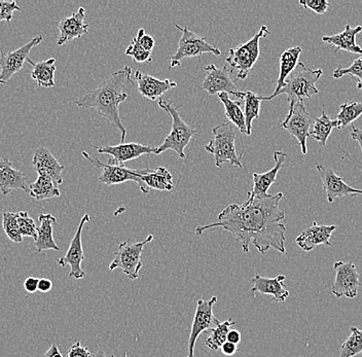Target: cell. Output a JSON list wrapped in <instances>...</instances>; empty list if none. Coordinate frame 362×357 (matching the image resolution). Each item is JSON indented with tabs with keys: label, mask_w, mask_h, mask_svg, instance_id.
Returning a JSON list of instances; mask_svg holds the SVG:
<instances>
[{
	"label": "cell",
	"mask_w": 362,
	"mask_h": 357,
	"mask_svg": "<svg viewBox=\"0 0 362 357\" xmlns=\"http://www.w3.org/2000/svg\"><path fill=\"white\" fill-rule=\"evenodd\" d=\"M282 198V193L259 197L248 192L245 203L228 205L219 213L217 223L199 226L194 232L202 235L205 230L221 228L234 236L245 254H248L250 244L262 254L271 248L285 254L286 227L281 223L285 212L279 206Z\"/></svg>",
	"instance_id": "1"
},
{
	"label": "cell",
	"mask_w": 362,
	"mask_h": 357,
	"mask_svg": "<svg viewBox=\"0 0 362 357\" xmlns=\"http://www.w3.org/2000/svg\"><path fill=\"white\" fill-rule=\"evenodd\" d=\"M132 69L129 66L113 72L110 78L102 81L96 89L87 93L76 101V105L81 108H94L97 112L110 121L122 134V144L126 142L127 130L122 123L119 115V105L128 98V94L124 92L127 81L134 86L131 80Z\"/></svg>",
	"instance_id": "2"
},
{
	"label": "cell",
	"mask_w": 362,
	"mask_h": 357,
	"mask_svg": "<svg viewBox=\"0 0 362 357\" xmlns=\"http://www.w3.org/2000/svg\"><path fill=\"white\" fill-rule=\"evenodd\" d=\"M238 129L232 123H221L212 129L214 139L208 142L205 150L214 156L215 167L221 168L223 163L228 162L233 166L242 168L241 157L236 148Z\"/></svg>",
	"instance_id": "3"
},
{
	"label": "cell",
	"mask_w": 362,
	"mask_h": 357,
	"mask_svg": "<svg viewBox=\"0 0 362 357\" xmlns=\"http://www.w3.org/2000/svg\"><path fill=\"white\" fill-rule=\"evenodd\" d=\"M323 74L322 69H312L304 63L298 62L293 74L285 81L284 87L278 93V96L285 94L291 104L304 103L305 99H310L318 94L316 83Z\"/></svg>",
	"instance_id": "4"
},
{
	"label": "cell",
	"mask_w": 362,
	"mask_h": 357,
	"mask_svg": "<svg viewBox=\"0 0 362 357\" xmlns=\"http://www.w3.org/2000/svg\"><path fill=\"white\" fill-rule=\"evenodd\" d=\"M269 35L268 27L262 25L259 33L245 44L240 45L236 49H230L226 57L230 74H234L235 80H245L251 69L259 58V42Z\"/></svg>",
	"instance_id": "5"
},
{
	"label": "cell",
	"mask_w": 362,
	"mask_h": 357,
	"mask_svg": "<svg viewBox=\"0 0 362 357\" xmlns=\"http://www.w3.org/2000/svg\"><path fill=\"white\" fill-rule=\"evenodd\" d=\"M158 106L171 117L172 126L168 136L157 148L156 155H160L164 151L171 150L175 151L181 159H185L187 157H185V148L189 146L192 136L196 135V129L187 125L183 121L182 117H180V112H178L180 107L174 105L173 103H167V101L163 100L160 98L158 100Z\"/></svg>",
	"instance_id": "6"
},
{
	"label": "cell",
	"mask_w": 362,
	"mask_h": 357,
	"mask_svg": "<svg viewBox=\"0 0 362 357\" xmlns=\"http://www.w3.org/2000/svg\"><path fill=\"white\" fill-rule=\"evenodd\" d=\"M175 27L181 31V37L178 42L177 51L172 56L171 62H170L171 69L180 67L181 60L185 58L201 57L206 53L221 56V49L208 44L204 36L197 35L187 26L181 27L180 25H175Z\"/></svg>",
	"instance_id": "7"
},
{
	"label": "cell",
	"mask_w": 362,
	"mask_h": 357,
	"mask_svg": "<svg viewBox=\"0 0 362 357\" xmlns=\"http://www.w3.org/2000/svg\"><path fill=\"white\" fill-rule=\"evenodd\" d=\"M153 240V235H148L146 240L141 242L132 243L130 241H124L119 244V250L115 252V259L110 263V270L121 269L131 280H137L139 278L140 269L144 266L142 252L146 244L151 243Z\"/></svg>",
	"instance_id": "8"
},
{
	"label": "cell",
	"mask_w": 362,
	"mask_h": 357,
	"mask_svg": "<svg viewBox=\"0 0 362 357\" xmlns=\"http://www.w3.org/2000/svg\"><path fill=\"white\" fill-rule=\"evenodd\" d=\"M83 156L96 168L101 169L102 172L100 177H99L101 184L113 185L124 184V182L132 180V182H137L142 193H149L148 187L141 180L142 174L146 173L149 168L130 169L126 166H119V165L104 164L98 159H93L87 151H83Z\"/></svg>",
	"instance_id": "9"
},
{
	"label": "cell",
	"mask_w": 362,
	"mask_h": 357,
	"mask_svg": "<svg viewBox=\"0 0 362 357\" xmlns=\"http://www.w3.org/2000/svg\"><path fill=\"white\" fill-rule=\"evenodd\" d=\"M314 123L315 119L308 112L304 103H296L289 105L288 114L279 126L298 140L303 155H307V139L310 137V131Z\"/></svg>",
	"instance_id": "10"
},
{
	"label": "cell",
	"mask_w": 362,
	"mask_h": 357,
	"mask_svg": "<svg viewBox=\"0 0 362 357\" xmlns=\"http://www.w3.org/2000/svg\"><path fill=\"white\" fill-rule=\"evenodd\" d=\"M216 302L217 297L211 298L208 300H198L191 334H189V341H187L189 354L187 357H194V346H196L199 336L202 333H207L209 329H214V327L218 324L219 320L214 315V307Z\"/></svg>",
	"instance_id": "11"
},
{
	"label": "cell",
	"mask_w": 362,
	"mask_h": 357,
	"mask_svg": "<svg viewBox=\"0 0 362 357\" xmlns=\"http://www.w3.org/2000/svg\"><path fill=\"white\" fill-rule=\"evenodd\" d=\"M334 270L336 272V278L332 286V293L337 298H356L361 286V276L357 272L355 264L352 262H337L334 263Z\"/></svg>",
	"instance_id": "12"
},
{
	"label": "cell",
	"mask_w": 362,
	"mask_h": 357,
	"mask_svg": "<svg viewBox=\"0 0 362 357\" xmlns=\"http://www.w3.org/2000/svg\"><path fill=\"white\" fill-rule=\"evenodd\" d=\"M42 40L44 36L38 35L15 51L8 53L2 49L0 51V83H8L15 74L21 71L25 62L29 59L31 49L38 46Z\"/></svg>",
	"instance_id": "13"
},
{
	"label": "cell",
	"mask_w": 362,
	"mask_h": 357,
	"mask_svg": "<svg viewBox=\"0 0 362 357\" xmlns=\"http://www.w3.org/2000/svg\"><path fill=\"white\" fill-rule=\"evenodd\" d=\"M89 221V214H85L81 218V223H79L78 230H76L71 242H70L66 254L61 259H57V263L62 268H65L66 266L70 267L69 277L76 280L83 279L86 276V273L83 272V268H81V263L85 259L81 235H83V227Z\"/></svg>",
	"instance_id": "14"
},
{
	"label": "cell",
	"mask_w": 362,
	"mask_h": 357,
	"mask_svg": "<svg viewBox=\"0 0 362 357\" xmlns=\"http://www.w3.org/2000/svg\"><path fill=\"white\" fill-rule=\"evenodd\" d=\"M92 148H96L99 153H106L110 156L107 164L119 165V166H124V163L131 161V160L138 159L142 155H149V153H156L157 148L153 146H144V144H119L115 146H90Z\"/></svg>",
	"instance_id": "15"
},
{
	"label": "cell",
	"mask_w": 362,
	"mask_h": 357,
	"mask_svg": "<svg viewBox=\"0 0 362 357\" xmlns=\"http://www.w3.org/2000/svg\"><path fill=\"white\" fill-rule=\"evenodd\" d=\"M206 72L202 88L209 95H218L221 93H228V95L236 96L239 90L235 86L232 74L228 66L217 69L214 64L204 67Z\"/></svg>",
	"instance_id": "16"
},
{
	"label": "cell",
	"mask_w": 362,
	"mask_h": 357,
	"mask_svg": "<svg viewBox=\"0 0 362 357\" xmlns=\"http://www.w3.org/2000/svg\"><path fill=\"white\" fill-rule=\"evenodd\" d=\"M316 169L322 180L323 189L328 202L332 203L334 199L339 197L362 196V189H354L346 184L345 180L339 177L332 169H328L320 164L316 165Z\"/></svg>",
	"instance_id": "17"
},
{
	"label": "cell",
	"mask_w": 362,
	"mask_h": 357,
	"mask_svg": "<svg viewBox=\"0 0 362 357\" xmlns=\"http://www.w3.org/2000/svg\"><path fill=\"white\" fill-rule=\"evenodd\" d=\"M85 8H79L78 12L61 20L58 26L59 33H60L57 40L58 46L69 44L72 40L87 35L89 31V23L85 21Z\"/></svg>",
	"instance_id": "18"
},
{
	"label": "cell",
	"mask_w": 362,
	"mask_h": 357,
	"mask_svg": "<svg viewBox=\"0 0 362 357\" xmlns=\"http://www.w3.org/2000/svg\"><path fill=\"white\" fill-rule=\"evenodd\" d=\"M34 170L38 173V176H45L53 180L54 184L58 187L63 182L62 172L64 166L58 162L53 153L47 148H36L33 160Z\"/></svg>",
	"instance_id": "19"
},
{
	"label": "cell",
	"mask_w": 362,
	"mask_h": 357,
	"mask_svg": "<svg viewBox=\"0 0 362 357\" xmlns=\"http://www.w3.org/2000/svg\"><path fill=\"white\" fill-rule=\"evenodd\" d=\"M135 78L137 81V91L149 100L155 101L162 98L165 93L177 87V83L173 80H158L157 78L142 74L137 70L135 74Z\"/></svg>",
	"instance_id": "20"
},
{
	"label": "cell",
	"mask_w": 362,
	"mask_h": 357,
	"mask_svg": "<svg viewBox=\"0 0 362 357\" xmlns=\"http://www.w3.org/2000/svg\"><path fill=\"white\" fill-rule=\"evenodd\" d=\"M13 189H23L29 194L27 175L13 168V163L8 158H0V192L6 196Z\"/></svg>",
	"instance_id": "21"
},
{
	"label": "cell",
	"mask_w": 362,
	"mask_h": 357,
	"mask_svg": "<svg viewBox=\"0 0 362 357\" xmlns=\"http://www.w3.org/2000/svg\"><path fill=\"white\" fill-rule=\"evenodd\" d=\"M336 229V226H319L317 225L316 221H313L311 227L308 228L300 236L296 237V242L304 252H311L317 245H321V244L332 247L329 239Z\"/></svg>",
	"instance_id": "22"
},
{
	"label": "cell",
	"mask_w": 362,
	"mask_h": 357,
	"mask_svg": "<svg viewBox=\"0 0 362 357\" xmlns=\"http://www.w3.org/2000/svg\"><path fill=\"white\" fill-rule=\"evenodd\" d=\"M284 275H279L275 278H267L255 275L253 277V286L251 293L271 295L273 302L282 303L289 297V291L284 283Z\"/></svg>",
	"instance_id": "23"
},
{
	"label": "cell",
	"mask_w": 362,
	"mask_h": 357,
	"mask_svg": "<svg viewBox=\"0 0 362 357\" xmlns=\"http://www.w3.org/2000/svg\"><path fill=\"white\" fill-rule=\"evenodd\" d=\"M286 159L287 153H283L281 151H275L274 153L275 165L273 168L264 173H253V187L252 191H250L251 194L259 197L268 196L269 189L276 182L278 173Z\"/></svg>",
	"instance_id": "24"
},
{
	"label": "cell",
	"mask_w": 362,
	"mask_h": 357,
	"mask_svg": "<svg viewBox=\"0 0 362 357\" xmlns=\"http://www.w3.org/2000/svg\"><path fill=\"white\" fill-rule=\"evenodd\" d=\"M40 227L37 228V238L34 240L37 252L45 250H56L59 252L60 247L57 245L53 236V226L57 223V218L52 214H40L38 216Z\"/></svg>",
	"instance_id": "25"
},
{
	"label": "cell",
	"mask_w": 362,
	"mask_h": 357,
	"mask_svg": "<svg viewBox=\"0 0 362 357\" xmlns=\"http://www.w3.org/2000/svg\"><path fill=\"white\" fill-rule=\"evenodd\" d=\"M362 33V26L352 28L350 25H346L345 30L336 35L323 36L322 42L332 45L337 51L349 52L353 54H362V49L356 44V36Z\"/></svg>",
	"instance_id": "26"
},
{
	"label": "cell",
	"mask_w": 362,
	"mask_h": 357,
	"mask_svg": "<svg viewBox=\"0 0 362 357\" xmlns=\"http://www.w3.org/2000/svg\"><path fill=\"white\" fill-rule=\"evenodd\" d=\"M302 52V47H293L286 49L280 56V72L279 76H278L277 86H276V89L273 94L271 96L267 97V101L272 100V99L276 98L278 96V93L284 87L285 81H286L288 76L293 74V70L298 66V58H300Z\"/></svg>",
	"instance_id": "27"
},
{
	"label": "cell",
	"mask_w": 362,
	"mask_h": 357,
	"mask_svg": "<svg viewBox=\"0 0 362 357\" xmlns=\"http://www.w3.org/2000/svg\"><path fill=\"white\" fill-rule=\"evenodd\" d=\"M29 63L33 66L31 71V78L36 81L40 87L53 88L55 87V72H56V59L49 58L42 62H33L30 58L28 59Z\"/></svg>",
	"instance_id": "28"
},
{
	"label": "cell",
	"mask_w": 362,
	"mask_h": 357,
	"mask_svg": "<svg viewBox=\"0 0 362 357\" xmlns=\"http://www.w3.org/2000/svg\"><path fill=\"white\" fill-rule=\"evenodd\" d=\"M238 99H241L245 104V124L247 129V136L252 131V122L259 117L260 103L262 101H267V97L260 96L255 93L250 91H239L237 93Z\"/></svg>",
	"instance_id": "29"
},
{
	"label": "cell",
	"mask_w": 362,
	"mask_h": 357,
	"mask_svg": "<svg viewBox=\"0 0 362 357\" xmlns=\"http://www.w3.org/2000/svg\"><path fill=\"white\" fill-rule=\"evenodd\" d=\"M218 98L225 106V115L228 122L232 123L242 134L247 135L245 115H244L243 110H241L240 103L230 99L228 93H221L218 94Z\"/></svg>",
	"instance_id": "30"
},
{
	"label": "cell",
	"mask_w": 362,
	"mask_h": 357,
	"mask_svg": "<svg viewBox=\"0 0 362 357\" xmlns=\"http://www.w3.org/2000/svg\"><path fill=\"white\" fill-rule=\"evenodd\" d=\"M141 180L148 189L158 191H174L172 174L165 167H158L155 170L148 169L146 173L142 174Z\"/></svg>",
	"instance_id": "31"
},
{
	"label": "cell",
	"mask_w": 362,
	"mask_h": 357,
	"mask_svg": "<svg viewBox=\"0 0 362 357\" xmlns=\"http://www.w3.org/2000/svg\"><path fill=\"white\" fill-rule=\"evenodd\" d=\"M29 195L36 201L47 200V199L58 198L61 196L58 187L53 180L45 176H38L36 182L29 185Z\"/></svg>",
	"instance_id": "32"
},
{
	"label": "cell",
	"mask_w": 362,
	"mask_h": 357,
	"mask_svg": "<svg viewBox=\"0 0 362 357\" xmlns=\"http://www.w3.org/2000/svg\"><path fill=\"white\" fill-rule=\"evenodd\" d=\"M334 128H336V122L330 119L327 112H323L320 117L315 119V123L310 131V137L316 140L321 146H325Z\"/></svg>",
	"instance_id": "33"
},
{
	"label": "cell",
	"mask_w": 362,
	"mask_h": 357,
	"mask_svg": "<svg viewBox=\"0 0 362 357\" xmlns=\"http://www.w3.org/2000/svg\"><path fill=\"white\" fill-rule=\"evenodd\" d=\"M235 324L236 322H234L233 318H230L226 322H219L214 329H209L207 333L210 334L206 340V346L214 351L218 350L226 342L228 332Z\"/></svg>",
	"instance_id": "34"
},
{
	"label": "cell",
	"mask_w": 362,
	"mask_h": 357,
	"mask_svg": "<svg viewBox=\"0 0 362 357\" xmlns=\"http://www.w3.org/2000/svg\"><path fill=\"white\" fill-rule=\"evenodd\" d=\"M339 107H341V112L334 119L337 129L347 127L362 115V103L359 101L344 103Z\"/></svg>",
	"instance_id": "35"
},
{
	"label": "cell",
	"mask_w": 362,
	"mask_h": 357,
	"mask_svg": "<svg viewBox=\"0 0 362 357\" xmlns=\"http://www.w3.org/2000/svg\"><path fill=\"white\" fill-rule=\"evenodd\" d=\"M351 334L341 346L339 357H354L362 352V331L356 327H350Z\"/></svg>",
	"instance_id": "36"
},
{
	"label": "cell",
	"mask_w": 362,
	"mask_h": 357,
	"mask_svg": "<svg viewBox=\"0 0 362 357\" xmlns=\"http://www.w3.org/2000/svg\"><path fill=\"white\" fill-rule=\"evenodd\" d=\"M2 228L11 241L15 243L23 242V237L18 225L17 214L4 212L2 216Z\"/></svg>",
	"instance_id": "37"
},
{
	"label": "cell",
	"mask_w": 362,
	"mask_h": 357,
	"mask_svg": "<svg viewBox=\"0 0 362 357\" xmlns=\"http://www.w3.org/2000/svg\"><path fill=\"white\" fill-rule=\"evenodd\" d=\"M18 225H19L20 233H21L23 238L24 237H30L36 240L37 238V226L35 221L29 216L28 212L19 211L17 212Z\"/></svg>",
	"instance_id": "38"
},
{
	"label": "cell",
	"mask_w": 362,
	"mask_h": 357,
	"mask_svg": "<svg viewBox=\"0 0 362 357\" xmlns=\"http://www.w3.org/2000/svg\"><path fill=\"white\" fill-rule=\"evenodd\" d=\"M345 76H351L358 78L357 89L362 90V56L356 59L348 69H337L332 72L334 78H341Z\"/></svg>",
	"instance_id": "39"
},
{
	"label": "cell",
	"mask_w": 362,
	"mask_h": 357,
	"mask_svg": "<svg viewBox=\"0 0 362 357\" xmlns=\"http://www.w3.org/2000/svg\"><path fill=\"white\" fill-rule=\"evenodd\" d=\"M124 54H126L127 56L132 57L133 61L136 63L151 62V60H153L151 52L146 51V49L141 47V45L139 44L136 36L133 38L130 46L127 47Z\"/></svg>",
	"instance_id": "40"
},
{
	"label": "cell",
	"mask_w": 362,
	"mask_h": 357,
	"mask_svg": "<svg viewBox=\"0 0 362 357\" xmlns=\"http://www.w3.org/2000/svg\"><path fill=\"white\" fill-rule=\"evenodd\" d=\"M16 11H21V8L18 6L16 1H2L0 0V22L6 21L10 24L13 19V13Z\"/></svg>",
	"instance_id": "41"
},
{
	"label": "cell",
	"mask_w": 362,
	"mask_h": 357,
	"mask_svg": "<svg viewBox=\"0 0 362 357\" xmlns=\"http://www.w3.org/2000/svg\"><path fill=\"white\" fill-rule=\"evenodd\" d=\"M300 4L318 15H323L330 6L329 2L327 0H300Z\"/></svg>",
	"instance_id": "42"
},
{
	"label": "cell",
	"mask_w": 362,
	"mask_h": 357,
	"mask_svg": "<svg viewBox=\"0 0 362 357\" xmlns=\"http://www.w3.org/2000/svg\"><path fill=\"white\" fill-rule=\"evenodd\" d=\"M138 42L141 45V47L147 52H153V47H155L156 42L155 38L151 37V35H146V30L144 28L139 29L137 33Z\"/></svg>",
	"instance_id": "43"
},
{
	"label": "cell",
	"mask_w": 362,
	"mask_h": 357,
	"mask_svg": "<svg viewBox=\"0 0 362 357\" xmlns=\"http://www.w3.org/2000/svg\"><path fill=\"white\" fill-rule=\"evenodd\" d=\"M67 357H95V356H92L87 347L81 346L79 341H76L68 350Z\"/></svg>",
	"instance_id": "44"
},
{
	"label": "cell",
	"mask_w": 362,
	"mask_h": 357,
	"mask_svg": "<svg viewBox=\"0 0 362 357\" xmlns=\"http://www.w3.org/2000/svg\"><path fill=\"white\" fill-rule=\"evenodd\" d=\"M38 282L40 279L35 277H28L25 279L24 288L28 293H34L38 291Z\"/></svg>",
	"instance_id": "45"
},
{
	"label": "cell",
	"mask_w": 362,
	"mask_h": 357,
	"mask_svg": "<svg viewBox=\"0 0 362 357\" xmlns=\"http://www.w3.org/2000/svg\"><path fill=\"white\" fill-rule=\"evenodd\" d=\"M221 351H223V353L225 354L226 356H234L235 353H237L238 352V347L237 345L233 344V343L226 342L225 344L221 346Z\"/></svg>",
	"instance_id": "46"
},
{
	"label": "cell",
	"mask_w": 362,
	"mask_h": 357,
	"mask_svg": "<svg viewBox=\"0 0 362 357\" xmlns=\"http://www.w3.org/2000/svg\"><path fill=\"white\" fill-rule=\"evenodd\" d=\"M53 288V282L49 279H47V278H42L40 279V282H38V291L40 293H49V291H52Z\"/></svg>",
	"instance_id": "47"
},
{
	"label": "cell",
	"mask_w": 362,
	"mask_h": 357,
	"mask_svg": "<svg viewBox=\"0 0 362 357\" xmlns=\"http://www.w3.org/2000/svg\"><path fill=\"white\" fill-rule=\"evenodd\" d=\"M241 338L242 336L240 332H238L237 329H230V331L228 332V339H226V341H228V342L233 343V344L238 345L241 342Z\"/></svg>",
	"instance_id": "48"
},
{
	"label": "cell",
	"mask_w": 362,
	"mask_h": 357,
	"mask_svg": "<svg viewBox=\"0 0 362 357\" xmlns=\"http://www.w3.org/2000/svg\"><path fill=\"white\" fill-rule=\"evenodd\" d=\"M350 135L353 139L358 142L362 153V129L355 128L354 126H353L352 132L350 133Z\"/></svg>",
	"instance_id": "49"
},
{
	"label": "cell",
	"mask_w": 362,
	"mask_h": 357,
	"mask_svg": "<svg viewBox=\"0 0 362 357\" xmlns=\"http://www.w3.org/2000/svg\"><path fill=\"white\" fill-rule=\"evenodd\" d=\"M42 357H63L61 354L60 350H59L58 346L53 344L49 348L47 352Z\"/></svg>",
	"instance_id": "50"
},
{
	"label": "cell",
	"mask_w": 362,
	"mask_h": 357,
	"mask_svg": "<svg viewBox=\"0 0 362 357\" xmlns=\"http://www.w3.org/2000/svg\"><path fill=\"white\" fill-rule=\"evenodd\" d=\"M95 357H106L105 353L102 350H99L96 354H95ZM112 357H115V356H112Z\"/></svg>",
	"instance_id": "51"
}]
</instances>
